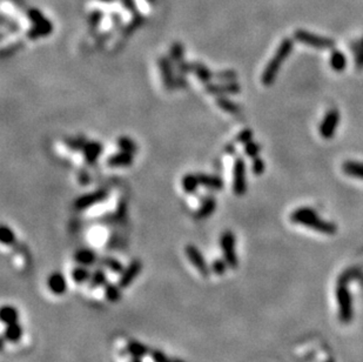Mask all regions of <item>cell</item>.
Returning a JSON list of instances; mask_svg holds the SVG:
<instances>
[{
    "label": "cell",
    "mask_w": 363,
    "mask_h": 362,
    "mask_svg": "<svg viewBox=\"0 0 363 362\" xmlns=\"http://www.w3.org/2000/svg\"><path fill=\"white\" fill-rule=\"evenodd\" d=\"M290 221H293L294 224L303 225V226L316 231V232L329 234V235L337 232V226L334 222L321 219L316 210L309 208V207H300V208L294 210L290 214Z\"/></svg>",
    "instance_id": "1"
},
{
    "label": "cell",
    "mask_w": 363,
    "mask_h": 362,
    "mask_svg": "<svg viewBox=\"0 0 363 362\" xmlns=\"http://www.w3.org/2000/svg\"><path fill=\"white\" fill-rule=\"evenodd\" d=\"M294 49V41L290 38H285L284 40L280 43V45L276 50L275 54L270 59L268 64H267L266 68L261 76V82L264 86H270L274 84L276 77H278L280 68H281L282 64L287 60L289 54Z\"/></svg>",
    "instance_id": "2"
},
{
    "label": "cell",
    "mask_w": 363,
    "mask_h": 362,
    "mask_svg": "<svg viewBox=\"0 0 363 362\" xmlns=\"http://www.w3.org/2000/svg\"><path fill=\"white\" fill-rule=\"evenodd\" d=\"M294 39L317 50H332L335 47V40L332 38L322 37L301 28L294 32Z\"/></svg>",
    "instance_id": "3"
},
{
    "label": "cell",
    "mask_w": 363,
    "mask_h": 362,
    "mask_svg": "<svg viewBox=\"0 0 363 362\" xmlns=\"http://www.w3.org/2000/svg\"><path fill=\"white\" fill-rule=\"evenodd\" d=\"M336 299H337L338 315L343 323H349L353 319V300L349 290L344 284H340L336 288Z\"/></svg>",
    "instance_id": "4"
},
{
    "label": "cell",
    "mask_w": 363,
    "mask_h": 362,
    "mask_svg": "<svg viewBox=\"0 0 363 362\" xmlns=\"http://www.w3.org/2000/svg\"><path fill=\"white\" fill-rule=\"evenodd\" d=\"M235 243H236V240H235L234 234L231 231H226V232L222 233L221 239H220V245H221V251L222 254H224L225 261L231 268H236L237 263H239Z\"/></svg>",
    "instance_id": "5"
},
{
    "label": "cell",
    "mask_w": 363,
    "mask_h": 362,
    "mask_svg": "<svg viewBox=\"0 0 363 362\" xmlns=\"http://www.w3.org/2000/svg\"><path fill=\"white\" fill-rule=\"evenodd\" d=\"M233 192L237 197L245 195L247 192L246 162L241 156H237L233 167Z\"/></svg>",
    "instance_id": "6"
},
{
    "label": "cell",
    "mask_w": 363,
    "mask_h": 362,
    "mask_svg": "<svg viewBox=\"0 0 363 362\" xmlns=\"http://www.w3.org/2000/svg\"><path fill=\"white\" fill-rule=\"evenodd\" d=\"M340 119L341 115L338 109L332 108L327 112L322 121H321L320 127H318L320 134L323 139H332L335 135L336 129L340 124Z\"/></svg>",
    "instance_id": "7"
},
{
    "label": "cell",
    "mask_w": 363,
    "mask_h": 362,
    "mask_svg": "<svg viewBox=\"0 0 363 362\" xmlns=\"http://www.w3.org/2000/svg\"><path fill=\"white\" fill-rule=\"evenodd\" d=\"M184 254H186L187 259L190 261L195 269L198 271L204 278H207L209 275V268L205 261L204 257H202L201 252L195 247L194 245H187L184 247Z\"/></svg>",
    "instance_id": "8"
},
{
    "label": "cell",
    "mask_w": 363,
    "mask_h": 362,
    "mask_svg": "<svg viewBox=\"0 0 363 362\" xmlns=\"http://www.w3.org/2000/svg\"><path fill=\"white\" fill-rule=\"evenodd\" d=\"M107 198V192L104 189H99V191L87 193V194L81 195L74 201V208L78 210H84L90 208V207L94 206V205L101 203Z\"/></svg>",
    "instance_id": "9"
},
{
    "label": "cell",
    "mask_w": 363,
    "mask_h": 362,
    "mask_svg": "<svg viewBox=\"0 0 363 362\" xmlns=\"http://www.w3.org/2000/svg\"><path fill=\"white\" fill-rule=\"evenodd\" d=\"M206 91L218 97L237 94L241 91L240 85L235 81H220L219 84H206Z\"/></svg>",
    "instance_id": "10"
},
{
    "label": "cell",
    "mask_w": 363,
    "mask_h": 362,
    "mask_svg": "<svg viewBox=\"0 0 363 362\" xmlns=\"http://www.w3.org/2000/svg\"><path fill=\"white\" fill-rule=\"evenodd\" d=\"M157 65H159L160 73H161V79L163 85H165L166 90L171 91L175 87V78L173 74V67H172V60L171 59L161 57L157 60Z\"/></svg>",
    "instance_id": "11"
},
{
    "label": "cell",
    "mask_w": 363,
    "mask_h": 362,
    "mask_svg": "<svg viewBox=\"0 0 363 362\" xmlns=\"http://www.w3.org/2000/svg\"><path fill=\"white\" fill-rule=\"evenodd\" d=\"M141 269L142 265L140 261L134 260L133 262H130V266L127 268H125L124 272L121 273L120 280H119V287L120 288H127L135 280L139 273L141 272Z\"/></svg>",
    "instance_id": "12"
},
{
    "label": "cell",
    "mask_w": 363,
    "mask_h": 362,
    "mask_svg": "<svg viewBox=\"0 0 363 362\" xmlns=\"http://www.w3.org/2000/svg\"><path fill=\"white\" fill-rule=\"evenodd\" d=\"M82 151H84L86 162H87L88 165H94L95 162H97V159L99 158V155L101 154L103 146H101L100 142L98 141H90L86 142Z\"/></svg>",
    "instance_id": "13"
},
{
    "label": "cell",
    "mask_w": 363,
    "mask_h": 362,
    "mask_svg": "<svg viewBox=\"0 0 363 362\" xmlns=\"http://www.w3.org/2000/svg\"><path fill=\"white\" fill-rule=\"evenodd\" d=\"M198 180L200 186L207 187V188L213 189V191H220L224 188V181L218 176H212V174L206 173H198Z\"/></svg>",
    "instance_id": "14"
},
{
    "label": "cell",
    "mask_w": 363,
    "mask_h": 362,
    "mask_svg": "<svg viewBox=\"0 0 363 362\" xmlns=\"http://www.w3.org/2000/svg\"><path fill=\"white\" fill-rule=\"evenodd\" d=\"M133 164V154L120 151L119 153L113 154L107 159V165L109 167H127Z\"/></svg>",
    "instance_id": "15"
},
{
    "label": "cell",
    "mask_w": 363,
    "mask_h": 362,
    "mask_svg": "<svg viewBox=\"0 0 363 362\" xmlns=\"http://www.w3.org/2000/svg\"><path fill=\"white\" fill-rule=\"evenodd\" d=\"M216 208V200L213 197H207L202 200L200 208L196 210L195 218L196 219H206L210 214H213Z\"/></svg>",
    "instance_id": "16"
},
{
    "label": "cell",
    "mask_w": 363,
    "mask_h": 362,
    "mask_svg": "<svg viewBox=\"0 0 363 362\" xmlns=\"http://www.w3.org/2000/svg\"><path fill=\"white\" fill-rule=\"evenodd\" d=\"M49 287L54 294H64L65 290L67 289L66 281L65 278L62 277L60 273H53L52 275L49 278Z\"/></svg>",
    "instance_id": "17"
},
{
    "label": "cell",
    "mask_w": 363,
    "mask_h": 362,
    "mask_svg": "<svg viewBox=\"0 0 363 362\" xmlns=\"http://www.w3.org/2000/svg\"><path fill=\"white\" fill-rule=\"evenodd\" d=\"M192 72H194L196 78L204 84H209L210 80L214 78V73L212 71L201 62H192Z\"/></svg>",
    "instance_id": "18"
},
{
    "label": "cell",
    "mask_w": 363,
    "mask_h": 362,
    "mask_svg": "<svg viewBox=\"0 0 363 362\" xmlns=\"http://www.w3.org/2000/svg\"><path fill=\"white\" fill-rule=\"evenodd\" d=\"M342 171L347 176L358 178V179L363 180V162L354 161V160H348L342 165Z\"/></svg>",
    "instance_id": "19"
},
{
    "label": "cell",
    "mask_w": 363,
    "mask_h": 362,
    "mask_svg": "<svg viewBox=\"0 0 363 362\" xmlns=\"http://www.w3.org/2000/svg\"><path fill=\"white\" fill-rule=\"evenodd\" d=\"M330 66L335 72H343L347 67V58L344 53L334 50L330 54Z\"/></svg>",
    "instance_id": "20"
},
{
    "label": "cell",
    "mask_w": 363,
    "mask_h": 362,
    "mask_svg": "<svg viewBox=\"0 0 363 362\" xmlns=\"http://www.w3.org/2000/svg\"><path fill=\"white\" fill-rule=\"evenodd\" d=\"M216 105H218L222 111L227 112V113H231V114H237V113H240V111H241L239 103H234L233 100L228 99V98H226V97L216 98Z\"/></svg>",
    "instance_id": "21"
},
{
    "label": "cell",
    "mask_w": 363,
    "mask_h": 362,
    "mask_svg": "<svg viewBox=\"0 0 363 362\" xmlns=\"http://www.w3.org/2000/svg\"><path fill=\"white\" fill-rule=\"evenodd\" d=\"M181 185H182V188L184 193H187V194H192V193H195L196 189H198V187L200 186V183H199V180H198V176L196 174H186L182 178V182H181Z\"/></svg>",
    "instance_id": "22"
},
{
    "label": "cell",
    "mask_w": 363,
    "mask_h": 362,
    "mask_svg": "<svg viewBox=\"0 0 363 362\" xmlns=\"http://www.w3.org/2000/svg\"><path fill=\"white\" fill-rule=\"evenodd\" d=\"M95 259H97L95 254L92 251H88V249H81L74 255V260L81 266H90L91 263L94 262Z\"/></svg>",
    "instance_id": "23"
},
{
    "label": "cell",
    "mask_w": 363,
    "mask_h": 362,
    "mask_svg": "<svg viewBox=\"0 0 363 362\" xmlns=\"http://www.w3.org/2000/svg\"><path fill=\"white\" fill-rule=\"evenodd\" d=\"M353 53L356 68L363 70V37L359 41L353 44Z\"/></svg>",
    "instance_id": "24"
},
{
    "label": "cell",
    "mask_w": 363,
    "mask_h": 362,
    "mask_svg": "<svg viewBox=\"0 0 363 362\" xmlns=\"http://www.w3.org/2000/svg\"><path fill=\"white\" fill-rule=\"evenodd\" d=\"M118 146L120 148V151L124 152H129L134 154L138 151V146L135 145V142L132 139L127 138V136H121L118 140Z\"/></svg>",
    "instance_id": "25"
},
{
    "label": "cell",
    "mask_w": 363,
    "mask_h": 362,
    "mask_svg": "<svg viewBox=\"0 0 363 362\" xmlns=\"http://www.w3.org/2000/svg\"><path fill=\"white\" fill-rule=\"evenodd\" d=\"M22 334L23 329L19 325H18V322L11 323V325H8L7 331H6V339L11 341V342H16V341L20 339Z\"/></svg>",
    "instance_id": "26"
},
{
    "label": "cell",
    "mask_w": 363,
    "mask_h": 362,
    "mask_svg": "<svg viewBox=\"0 0 363 362\" xmlns=\"http://www.w3.org/2000/svg\"><path fill=\"white\" fill-rule=\"evenodd\" d=\"M172 62H174L175 65H179L183 61V46L180 43L173 44V46L171 47V55H169Z\"/></svg>",
    "instance_id": "27"
},
{
    "label": "cell",
    "mask_w": 363,
    "mask_h": 362,
    "mask_svg": "<svg viewBox=\"0 0 363 362\" xmlns=\"http://www.w3.org/2000/svg\"><path fill=\"white\" fill-rule=\"evenodd\" d=\"M1 320L4 323L11 325V323L18 322V313L13 307H4L1 310Z\"/></svg>",
    "instance_id": "28"
},
{
    "label": "cell",
    "mask_w": 363,
    "mask_h": 362,
    "mask_svg": "<svg viewBox=\"0 0 363 362\" xmlns=\"http://www.w3.org/2000/svg\"><path fill=\"white\" fill-rule=\"evenodd\" d=\"M72 277H73V280L76 281V283L81 284V283H85V281L90 280L91 274H90V272L87 271V269L84 268V267H78V268L73 269Z\"/></svg>",
    "instance_id": "29"
},
{
    "label": "cell",
    "mask_w": 363,
    "mask_h": 362,
    "mask_svg": "<svg viewBox=\"0 0 363 362\" xmlns=\"http://www.w3.org/2000/svg\"><path fill=\"white\" fill-rule=\"evenodd\" d=\"M214 79L219 81H235L236 79V72L232 70H224L214 73Z\"/></svg>",
    "instance_id": "30"
},
{
    "label": "cell",
    "mask_w": 363,
    "mask_h": 362,
    "mask_svg": "<svg viewBox=\"0 0 363 362\" xmlns=\"http://www.w3.org/2000/svg\"><path fill=\"white\" fill-rule=\"evenodd\" d=\"M260 150H261L260 145L253 140L247 142L245 145V154L247 156H249V158H257L259 153H260Z\"/></svg>",
    "instance_id": "31"
},
{
    "label": "cell",
    "mask_w": 363,
    "mask_h": 362,
    "mask_svg": "<svg viewBox=\"0 0 363 362\" xmlns=\"http://www.w3.org/2000/svg\"><path fill=\"white\" fill-rule=\"evenodd\" d=\"M0 235H1L2 245H12V243L14 242V240H16V235H14L13 231H12L11 228H8L7 226L1 227V233H0Z\"/></svg>",
    "instance_id": "32"
},
{
    "label": "cell",
    "mask_w": 363,
    "mask_h": 362,
    "mask_svg": "<svg viewBox=\"0 0 363 362\" xmlns=\"http://www.w3.org/2000/svg\"><path fill=\"white\" fill-rule=\"evenodd\" d=\"M264 168H266V164H264V161L262 159L259 158V156H257V158H253V161H252L253 174H255V176H261V174H263Z\"/></svg>",
    "instance_id": "33"
},
{
    "label": "cell",
    "mask_w": 363,
    "mask_h": 362,
    "mask_svg": "<svg viewBox=\"0 0 363 362\" xmlns=\"http://www.w3.org/2000/svg\"><path fill=\"white\" fill-rule=\"evenodd\" d=\"M252 140H253V132L249 129H242L239 134L236 135V138H235V141H236L237 144H243V145H246L247 142L252 141Z\"/></svg>",
    "instance_id": "34"
},
{
    "label": "cell",
    "mask_w": 363,
    "mask_h": 362,
    "mask_svg": "<svg viewBox=\"0 0 363 362\" xmlns=\"http://www.w3.org/2000/svg\"><path fill=\"white\" fill-rule=\"evenodd\" d=\"M65 144H66L71 150L78 151V150H81V148H84L86 142L79 138H67L66 140H65Z\"/></svg>",
    "instance_id": "35"
},
{
    "label": "cell",
    "mask_w": 363,
    "mask_h": 362,
    "mask_svg": "<svg viewBox=\"0 0 363 362\" xmlns=\"http://www.w3.org/2000/svg\"><path fill=\"white\" fill-rule=\"evenodd\" d=\"M105 273H104L103 271H97L94 273L93 275H91V286L92 287H97L99 286V284H103L104 283H105Z\"/></svg>",
    "instance_id": "36"
},
{
    "label": "cell",
    "mask_w": 363,
    "mask_h": 362,
    "mask_svg": "<svg viewBox=\"0 0 363 362\" xmlns=\"http://www.w3.org/2000/svg\"><path fill=\"white\" fill-rule=\"evenodd\" d=\"M227 267H228L227 262H226V261L220 260V259L215 260L213 263L214 272H216V274H219V275L224 274V273L226 272V269H227Z\"/></svg>",
    "instance_id": "37"
},
{
    "label": "cell",
    "mask_w": 363,
    "mask_h": 362,
    "mask_svg": "<svg viewBox=\"0 0 363 362\" xmlns=\"http://www.w3.org/2000/svg\"><path fill=\"white\" fill-rule=\"evenodd\" d=\"M103 263H105V266L108 267L111 271H114V272L121 271L120 262H118V261L114 259H111V258H106L105 260H103Z\"/></svg>",
    "instance_id": "38"
},
{
    "label": "cell",
    "mask_w": 363,
    "mask_h": 362,
    "mask_svg": "<svg viewBox=\"0 0 363 362\" xmlns=\"http://www.w3.org/2000/svg\"><path fill=\"white\" fill-rule=\"evenodd\" d=\"M106 295H107V298H108V300H111V301H115V300H118L119 298H120V294H119V289L114 286L107 287Z\"/></svg>",
    "instance_id": "39"
},
{
    "label": "cell",
    "mask_w": 363,
    "mask_h": 362,
    "mask_svg": "<svg viewBox=\"0 0 363 362\" xmlns=\"http://www.w3.org/2000/svg\"><path fill=\"white\" fill-rule=\"evenodd\" d=\"M156 362H180V361H171L168 360L167 358L165 357V355H162L161 353H157V354L156 355Z\"/></svg>",
    "instance_id": "40"
},
{
    "label": "cell",
    "mask_w": 363,
    "mask_h": 362,
    "mask_svg": "<svg viewBox=\"0 0 363 362\" xmlns=\"http://www.w3.org/2000/svg\"><path fill=\"white\" fill-rule=\"evenodd\" d=\"M79 180L82 185H86V183H88V176L84 172V176H79Z\"/></svg>",
    "instance_id": "41"
}]
</instances>
